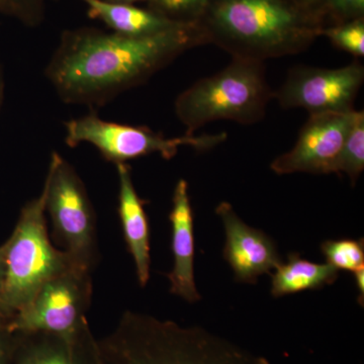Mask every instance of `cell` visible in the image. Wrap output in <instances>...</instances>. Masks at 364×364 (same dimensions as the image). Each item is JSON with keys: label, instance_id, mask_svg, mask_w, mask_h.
<instances>
[{"label": "cell", "instance_id": "cell-21", "mask_svg": "<svg viewBox=\"0 0 364 364\" xmlns=\"http://www.w3.org/2000/svg\"><path fill=\"white\" fill-rule=\"evenodd\" d=\"M208 0H150L149 9L179 21H196Z\"/></svg>", "mask_w": 364, "mask_h": 364}, {"label": "cell", "instance_id": "cell-22", "mask_svg": "<svg viewBox=\"0 0 364 364\" xmlns=\"http://www.w3.org/2000/svg\"><path fill=\"white\" fill-rule=\"evenodd\" d=\"M329 26L364 18V0H327Z\"/></svg>", "mask_w": 364, "mask_h": 364}, {"label": "cell", "instance_id": "cell-26", "mask_svg": "<svg viewBox=\"0 0 364 364\" xmlns=\"http://www.w3.org/2000/svg\"><path fill=\"white\" fill-rule=\"evenodd\" d=\"M4 269H6V244L4 243L0 245V287L4 280Z\"/></svg>", "mask_w": 364, "mask_h": 364}, {"label": "cell", "instance_id": "cell-2", "mask_svg": "<svg viewBox=\"0 0 364 364\" xmlns=\"http://www.w3.org/2000/svg\"><path fill=\"white\" fill-rule=\"evenodd\" d=\"M196 21L205 44L262 63L306 51L327 26L291 0H208Z\"/></svg>", "mask_w": 364, "mask_h": 364}, {"label": "cell", "instance_id": "cell-25", "mask_svg": "<svg viewBox=\"0 0 364 364\" xmlns=\"http://www.w3.org/2000/svg\"><path fill=\"white\" fill-rule=\"evenodd\" d=\"M356 289L358 291V301L363 306L364 301V267L353 272Z\"/></svg>", "mask_w": 364, "mask_h": 364}, {"label": "cell", "instance_id": "cell-4", "mask_svg": "<svg viewBox=\"0 0 364 364\" xmlns=\"http://www.w3.org/2000/svg\"><path fill=\"white\" fill-rule=\"evenodd\" d=\"M263 64L232 58L222 71L182 91L174 102V111L186 127V135H195L212 122L226 119L252 124L261 121L274 95L268 86Z\"/></svg>", "mask_w": 364, "mask_h": 364}, {"label": "cell", "instance_id": "cell-27", "mask_svg": "<svg viewBox=\"0 0 364 364\" xmlns=\"http://www.w3.org/2000/svg\"><path fill=\"white\" fill-rule=\"evenodd\" d=\"M87 364H104L102 363V355H100V347H98V342L95 345L93 350L91 351L90 358H88Z\"/></svg>", "mask_w": 364, "mask_h": 364}, {"label": "cell", "instance_id": "cell-24", "mask_svg": "<svg viewBox=\"0 0 364 364\" xmlns=\"http://www.w3.org/2000/svg\"><path fill=\"white\" fill-rule=\"evenodd\" d=\"M291 1L324 21L326 26H329L327 0H291Z\"/></svg>", "mask_w": 364, "mask_h": 364}, {"label": "cell", "instance_id": "cell-5", "mask_svg": "<svg viewBox=\"0 0 364 364\" xmlns=\"http://www.w3.org/2000/svg\"><path fill=\"white\" fill-rule=\"evenodd\" d=\"M4 244L6 269L0 287V318L9 322L48 280L76 265L52 243L46 219L44 189L21 208L13 233Z\"/></svg>", "mask_w": 364, "mask_h": 364}, {"label": "cell", "instance_id": "cell-20", "mask_svg": "<svg viewBox=\"0 0 364 364\" xmlns=\"http://www.w3.org/2000/svg\"><path fill=\"white\" fill-rule=\"evenodd\" d=\"M47 0H0V14L35 28L45 20Z\"/></svg>", "mask_w": 364, "mask_h": 364}, {"label": "cell", "instance_id": "cell-13", "mask_svg": "<svg viewBox=\"0 0 364 364\" xmlns=\"http://www.w3.org/2000/svg\"><path fill=\"white\" fill-rule=\"evenodd\" d=\"M119 176V222L123 230L124 240L135 263L139 284L147 286L151 272V232L145 200L139 196L130 165L127 163L116 165Z\"/></svg>", "mask_w": 364, "mask_h": 364}, {"label": "cell", "instance_id": "cell-7", "mask_svg": "<svg viewBox=\"0 0 364 364\" xmlns=\"http://www.w3.org/2000/svg\"><path fill=\"white\" fill-rule=\"evenodd\" d=\"M65 130V141L69 147L90 144L107 161L116 165L152 154H159L163 159L170 160L182 146L198 151L213 149L225 142L228 136L226 133L200 136L186 134L176 138H166L149 128L112 123L95 114L66 122Z\"/></svg>", "mask_w": 364, "mask_h": 364}, {"label": "cell", "instance_id": "cell-28", "mask_svg": "<svg viewBox=\"0 0 364 364\" xmlns=\"http://www.w3.org/2000/svg\"><path fill=\"white\" fill-rule=\"evenodd\" d=\"M4 73H2L1 67H0V107H1L2 100H4Z\"/></svg>", "mask_w": 364, "mask_h": 364}, {"label": "cell", "instance_id": "cell-18", "mask_svg": "<svg viewBox=\"0 0 364 364\" xmlns=\"http://www.w3.org/2000/svg\"><path fill=\"white\" fill-rule=\"evenodd\" d=\"M321 251L328 264L337 270L354 272L364 267L363 239H337L321 244Z\"/></svg>", "mask_w": 364, "mask_h": 364}, {"label": "cell", "instance_id": "cell-10", "mask_svg": "<svg viewBox=\"0 0 364 364\" xmlns=\"http://www.w3.org/2000/svg\"><path fill=\"white\" fill-rule=\"evenodd\" d=\"M358 111L310 114L293 149L273 160L270 168L279 176L334 173L345 139Z\"/></svg>", "mask_w": 364, "mask_h": 364}, {"label": "cell", "instance_id": "cell-17", "mask_svg": "<svg viewBox=\"0 0 364 364\" xmlns=\"http://www.w3.org/2000/svg\"><path fill=\"white\" fill-rule=\"evenodd\" d=\"M364 169V112H358L345 139L334 173H344L355 184Z\"/></svg>", "mask_w": 364, "mask_h": 364}, {"label": "cell", "instance_id": "cell-6", "mask_svg": "<svg viewBox=\"0 0 364 364\" xmlns=\"http://www.w3.org/2000/svg\"><path fill=\"white\" fill-rule=\"evenodd\" d=\"M43 189L55 246L76 267L93 272L100 258L97 215L82 179L59 153L52 154Z\"/></svg>", "mask_w": 364, "mask_h": 364}, {"label": "cell", "instance_id": "cell-15", "mask_svg": "<svg viewBox=\"0 0 364 364\" xmlns=\"http://www.w3.org/2000/svg\"><path fill=\"white\" fill-rule=\"evenodd\" d=\"M87 6L90 18L102 21L114 33L121 35L143 37L165 32L188 23L171 20L152 11L134 6L133 4H119L109 0H80Z\"/></svg>", "mask_w": 364, "mask_h": 364}, {"label": "cell", "instance_id": "cell-29", "mask_svg": "<svg viewBox=\"0 0 364 364\" xmlns=\"http://www.w3.org/2000/svg\"><path fill=\"white\" fill-rule=\"evenodd\" d=\"M109 1L119 2V4H133V2L142 1V0H109ZM149 1H150V0H149Z\"/></svg>", "mask_w": 364, "mask_h": 364}, {"label": "cell", "instance_id": "cell-23", "mask_svg": "<svg viewBox=\"0 0 364 364\" xmlns=\"http://www.w3.org/2000/svg\"><path fill=\"white\" fill-rule=\"evenodd\" d=\"M16 334L9 331L7 322L0 318V364L13 363Z\"/></svg>", "mask_w": 364, "mask_h": 364}, {"label": "cell", "instance_id": "cell-14", "mask_svg": "<svg viewBox=\"0 0 364 364\" xmlns=\"http://www.w3.org/2000/svg\"><path fill=\"white\" fill-rule=\"evenodd\" d=\"M97 342L88 322L70 336L42 332L16 334L11 364H87Z\"/></svg>", "mask_w": 364, "mask_h": 364}, {"label": "cell", "instance_id": "cell-16", "mask_svg": "<svg viewBox=\"0 0 364 364\" xmlns=\"http://www.w3.org/2000/svg\"><path fill=\"white\" fill-rule=\"evenodd\" d=\"M272 277V294L274 298L315 291L334 284L339 270L326 263H316L301 258L296 252L289 254L287 262L282 261Z\"/></svg>", "mask_w": 364, "mask_h": 364}, {"label": "cell", "instance_id": "cell-19", "mask_svg": "<svg viewBox=\"0 0 364 364\" xmlns=\"http://www.w3.org/2000/svg\"><path fill=\"white\" fill-rule=\"evenodd\" d=\"M321 37L328 38L335 47L354 56H364V18L325 26Z\"/></svg>", "mask_w": 364, "mask_h": 364}, {"label": "cell", "instance_id": "cell-1", "mask_svg": "<svg viewBox=\"0 0 364 364\" xmlns=\"http://www.w3.org/2000/svg\"><path fill=\"white\" fill-rule=\"evenodd\" d=\"M205 44L196 21L143 37L83 26L64 31L45 73L63 102L100 107Z\"/></svg>", "mask_w": 364, "mask_h": 364}, {"label": "cell", "instance_id": "cell-9", "mask_svg": "<svg viewBox=\"0 0 364 364\" xmlns=\"http://www.w3.org/2000/svg\"><path fill=\"white\" fill-rule=\"evenodd\" d=\"M363 81L358 61L337 69L294 67L273 97L284 109H305L310 114L349 112Z\"/></svg>", "mask_w": 364, "mask_h": 364}, {"label": "cell", "instance_id": "cell-11", "mask_svg": "<svg viewBox=\"0 0 364 364\" xmlns=\"http://www.w3.org/2000/svg\"><path fill=\"white\" fill-rule=\"evenodd\" d=\"M224 225L226 243L223 256L233 269L235 279L243 284H257L261 275L270 274L282 263L277 244L259 229L249 226L227 202L215 208Z\"/></svg>", "mask_w": 364, "mask_h": 364}, {"label": "cell", "instance_id": "cell-12", "mask_svg": "<svg viewBox=\"0 0 364 364\" xmlns=\"http://www.w3.org/2000/svg\"><path fill=\"white\" fill-rule=\"evenodd\" d=\"M169 221L173 254V267L166 275L170 282V293L188 303H196L202 296L196 284L193 212L188 184L184 179H179L174 188Z\"/></svg>", "mask_w": 364, "mask_h": 364}, {"label": "cell", "instance_id": "cell-8", "mask_svg": "<svg viewBox=\"0 0 364 364\" xmlns=\"http://www.w3.org/2000/svg\"><path fill=\"white\" fill-rule=\"evenodd\" d=\"M92 296V272L69 268L48 280L7 322V327L14 334L42 332L70 336L87 322L85 316Z\"/></svg>", "mask_w": 364, "mask_h": 364}, {"label": "cell", "instance_id": "cell-3", "mask_svg": "<svg viewBox=\"0 0 364 364\" xmlns=\"http://www.w3.org/2000/svg\"><path fill=\"white\" fill-rule=\"evenodd\" d=\"M97 342L104 364H270L205 328L133 311Z\"/></svg>", "mask_w": 364, "mask_h": 364}]
</instances>
